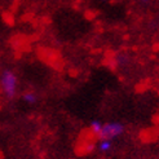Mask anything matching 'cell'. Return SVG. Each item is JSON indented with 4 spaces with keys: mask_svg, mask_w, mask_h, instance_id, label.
Masks as SVG:
<instances>
[{
    "mask_svg": "<svg viewBox=\"0 0 159 159\" xmlns=\"http://www.w3.org/2000/svg\"><path fill=\"white\" fill-rule=\"evenodd\" d=\"M111 148H113V141L111 140H109V139L100 140V144H98V150L100 152H109Z\"/></svg>",
    "mask_w": 159,
    "mask_h": 159,
    "instance_id": "cell-3",
    "label": "cell"
},
{
    "mask_svg": "<svg viewBox=\"0 0 159 159\" xmlns=\"http://www.w3.org/2000/svg\"><path fill=\"white\" fill-rule=\"evenodd\" d=\"M22 100L25 102H27V104H35L38 97H36V94L33 93V92H26V93H23Z\"/></svg>",
    "mask_w": 159,
    "mask_h": 159,
    "instance_id": "cell-4",
    "label": "cell"
},
{
    "mask_svg": "<svg viewBox=\"0 0 159 159\" xmlns=\"http://www.w3.org/2000/svg\"><path fill=\"white\" fill-rule=\"evenodd\" d=\"M101 128H102V123H101V122H98V120L91 122V131L93 132V134H94L96 137H97V134L100 133Z\"/></svg>",
    "mask_w": 159,
    "mask_h": 159,
    "instance_id": "cell-5",
    "label": "cell"
},
{
    "mask_svg": "<svg viewBox=\"0 0 159 159\" xmlns=\"http://www.w3.org/2000/svg\"><path fill=\"white\" fill-rule=\"evenodd\" d=\"M124 132V125L119 122H110L106 124H102V128L100 131V133L97 134V137L100 140L102 139H109V140H113Z\"/></svg>",
    "mask_w": 159,
    "mask_h": 159,
    "instance_id": "cell-2",
    "label": "cell"
},
{
    "mask_svg": "<svg viewBox=\"0 0 159 159\" xmlns=\"http://www.w3.org/2000/svg\"><path fill=\"white\" fill-rule=\"evenodd\" d=\"M0 85H2V91L5 94L7 98L12 100L16 96L18 80H17V76H16V74L12 70L5 69L2 71V74H0Z\"/></svg>",
    "mask_w": 159,
    "mask_h": 159,
    "instance_id": "cell-1",
    "label": "cell"
}]
</instances>
